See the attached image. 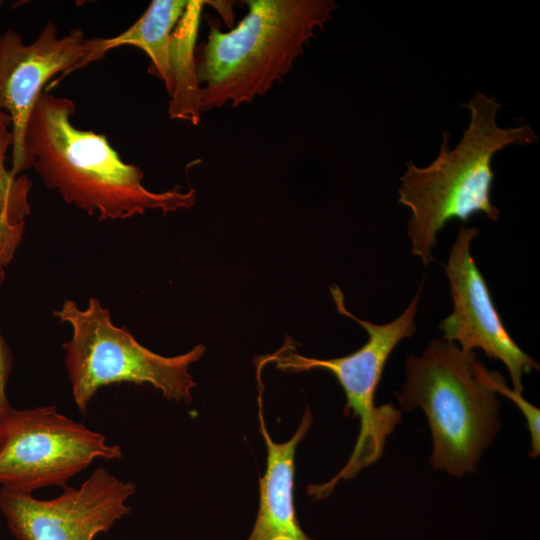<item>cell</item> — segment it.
<instances>
[{"mask_svg": "<svg viewBox=\"0 0 540 540\" xmlns=\"http://www.w3.org/2000/svg\"><path fill=\"white\" fill-rule=\"evenodd\" d=\"M74 102L44 91L27 124L24 145L42 182L69 204L99 220L126 219L158 209L163 213L191 207L194 189L153 192L143 171L124 162L105 134L75 127Z\"/></svg>", "mask_w": 540, "mask_h": 540, "instance_id": "cell-1", "label": "cell"}, {"mask_svg": "<svg viewBox=\"0 0 540 540\" xmlns=\"http://www.w3.org/2000/svg\"><path fill=\"white\" fill-rule=\"evenodd\" d=\"M4 276V270L0 269V285ZM11 367L12 354L0 333V425L12 409L6 396V384Z\"/></svg>", "mask_w": 540, "mask_h": 540, "instance_id": "cell-16", "label": "cell"}, {"mask_svg": "<svg viewBox=\"0 0 540 540\" xmlns=\"http://www.w3.org/2000/svg\"><path fill=\"white\" fill-rule=\"evenodd\" d=\"M462 106L470 111V121L458 145L451 149L450 132L444 131L434 161L425 167L409 162L400 177L398 202L411 211L407 234L412 254L425 266L433 261L438 232L450 220L466 222L479 213L498 220L500 211L491 200L494 155L510 145L538 141L529 125H498L502 103L495 97L476 92Z\"/></svg>", "mask_w": 540, "mask_h": 540, "instance_id": "cell-2", "label": "cell"}, {"mask_svg": "<svg viewBox=\"0 0 540 540\" xmlns=\"http://www.w3.org/2000/svg\"><path fill=\"white\" fill-rule=\"evenodd\" d=\"M258 418L267 460L265 473L259 480V509L248 540H312L299 524L294 503L295 452L312 424L311 410L306 407L290 440L275 443L265 425L260 388Z\"/></svg>", "mask_w": 540, "mask_h": 540, "instance_id": "cell-11", "label": "cell"}, {"mask_svg": "<svg viewBox=\"0 0 540 540\" xmlns=\"http://www.w3.org/2000/svg\"><path fill=\"white\" fill-rule=\"evenodd\" d=\"M0 122L9 123L11 125L9 116L2 111H0Z\"/></svg>", "mask_w": 540, "mask_h": 540, "instance_id": "cell-17", "label": "cell"}, {"mask_svg": "<svg viewBox=\"0 0 540 540\" xmlns=\"http://www.w3.org/2000/svg\"><path fill=\"white\" fill-rule=\"evenodd\" d=\"M208 1L188 0L183 15L170 36L169 65L172 77L168 113L171 119L198 125L201 88L196 75V39L202 9Z\"/></svg>", "mask_w": 540, "mask_h": 540, "instance_id": "cell-13", "label": "cell"}, {"mask_svg": "<svg viewBox=\"0 0 540 540\" xmlns=\"http://www.w3.org/2000/svg\"><path fill=\"white\" fill-rule=\"evenodd\" d=\"M12 146L11 125L0 122V269L11 261L30 214L31 181L23 174L13 176L6 167L7 153Z\"/></svg>", "mask_w": 540, "mask_h": 540, "instance_id": "cell-14", "label": "cell"}, {"mask_svg": "<svg viewBox=\"0 0 540 540\" xmlns=\"http://www.w3.org/2000/svg\"><path fill=\"white\" fill-rule=\"evenodd\" d=\"M54 316L73 330L63 348L73 399L81 412L99 388L121 382L150 384L168 400L191 401L195 382L188 369L203 356L202 344L178 356L156 354L125 328L115 326L109 311L95 298L85 310L67 300Z\"/></svg>", "mask_w": 540, "mask_h": 540, "instance_id": "cell-6", "label": "cell"}, {"mask_svg": "<svg viewBox=\"0 0 540 540\" xmlns=\"http://www.w3.org/2000/svg\"><path fill=\"white\" fill-rule=\"evenodd\" d=\"M422 286L418 289L404 312L386 324H375L350 313L344 304V295L337 285L330 287L337 311L365 329L367 342L356 351L332 359H316L291 352L289 342L285 348L269 356L278 369L301 372L324 369L331 372L346 396L345 414L352 413L359 419V434L344 467L328 482L307 486L309 496L315 500L331 494L340 480L356 476L363 468L375 463L382 455L387 437L401 422L402 411L393 404L377 406L375 395L385 364L397 344L416 331L417 314Z\"/></svg>", "mask_w": 540, "mask_h": 540, "instance_id": "cell-5", "label": "cell"}, {"mask_svg": "<svg viewBox=\"0 0 540 540\" xmlns=\"http://www.w3.org/2000/svg\"><path fill=\"white\" fill-rule=\"evenodd\" d=\"M122 457L119 445L59 413L54 405L12 408L0 425V485L16 491L59 486L94 460Z\"/></svg>", "mask_w": 540, "mask_h": 540, "instance_id": "cell-7", "label": "cell"}, {"mask_svg": "<svg viewBox=\"0 0 540 540\" xmlns=\"http://www.w3.org/2000/svg\"><path fill=\"white\" fill-rule=\"evenodd\" d=\"M248 13L228 32L210 21L196 47L201 112L251 103L286 76L304 46L337 9L334 0H247Z\"/></svg>", "mask_w": 540, "mask_h": 540, "instance_id": "cell-3", "label": "cell"}, {"mask_svg": "<svg viewBox=\"0 0 540 540\" xmlns=\"http://www.w3.org/2000/svg\"><path fill=\"white\" fill-rule=\"evenodd\" d=\"M86 41L84 31L76 27L58 38L57 26L51 20L30 44H25L22 35L12 29L0 36V111L6 113L11 122L10 171L13 176L31 168L24 136L47 82L60 73L61 77L53 82L55 85L77 70L86 54Z\"/></svg>", "mask_w": 540, "mask_h": 540, "instance_id": "cell-9", "label": "cell"}, {"mask_svg": "<svg viewBox=\"0 0 540 540\" xmlns=\"http://www.w3.org/2000/svg\"><path fill=\"white\" fill-rule=\"evenodd\" d=\"M479 232L476 227L462 226L450 249L445 272L453 311L440 322L439 329L442 339L461 349H481L488 358L501 361L509 372L512 389L522 393L523 375L538 370L539 364L515 343L494 306L471 253V243Z\"/></svg>", "mask_w": 540, "mask_h": 540, "instance_id": "cell-10", "label": "cell"}, {"mask_svg": "<svg viewBox=\"0 0 540 540\" xmlns=\"http://www.w3.org/2000/svg\"><path fill=\"white\" fill-rule=\"evenodd\" d=\"M187 4V0H153L140 18L122 33L111 38L87 39V51L77 70L101 60L112 49L126 45L135 46L149 57L148 72L164 82L170 95V36Z\"/></svg>", "mask_w": 540, "mask_h": 540, "instance_id": "cell-12", "label": "cell"}, {"mask_svg": "<svg viewBox=\"0 0 540 540\" xmlns=\"http://www.w3.org/2000/svg\"><path fill=\"white\" fill-rule=\"evenodd\" d=\"M136 486L96 468L78 487L50 500L0 488V511L16 540H94L130 514Z\"/></svg>", "mask_w": 540, "mask_h": 540, "instance_id": "cell-8", "label": "cell"}, {"mask_svg": "<svg viewBox=\"0 0 540 540\" xmlns=\"http://www.w3.org/2000/svg\"><path fill=\"white\" fill-rule=\"evenodd\" d=\"M496 388L499 395L508 397L520 409L527 423L531 438L530 457L536 458L540 455V410L528 402L522 393L511 389L505 382L501 374L496 379Z\"/></svg>", "mask_w": 540, "mask_h": 540, "instance_id": "cell-15", "label": "cell"}, {"mask_svg": "<svg viewBox=\"0 0 540 540\" xmlns=\"http://www.w3.org/2000/svg\"><path fill=\"white\" fill-rule=\"evenodd\" d=\"M405 366L406 380L395 396L401 411L425 413L432 466L456 477L475 472L500 430V373L488 370L475 351L442 338L408 356Z\"/></svg>", "mask_w": 540, "mask_h": 540, "instance_id": "cell-4", "label": "cell"}]
</instances>
